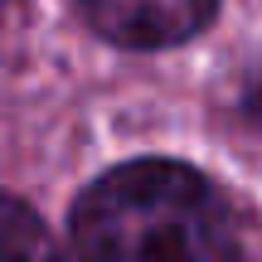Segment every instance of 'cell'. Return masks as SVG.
<instances>
[{"mask_svg": "<svg viewBox=\"0 0 262 262\" xmlns=\"http://www.w3.org/2000/svg\"><path fill=\"white\" fill-rule=\"evenodd\" d=\"M5 262H68L44 219H34L19 199L5 204Z\"/></svg>", "mask_w": 262, "mask_h": 262, "instance_id": "cell-3", "label": "cell"}, {"mask_svg": "<svg viewBox=\"0 0 262 262\" xmlns=\"http://www.w3.org/2000/svg\"><path fill=\"white\" fill-rule=\"evenodd\" d=\"M83 19L122 49H170L204 34L219 0H78Z\"/></svg>", "mask_w": 262, "mask_h": 262, "instance_id": "cell-2", "label": "cell"}, {"mask_svg": "<svg viewBox=\"0 0 262 262\" xmlns=\"http://www.w3.org/2000/svg\"><path fill=\"white\" fill-rule=\"evenodd\" d=\"M78 262H243L224 194L180 160H131L78 194Z\"/></svg>", "mask_w": 262, "mask_h": 262, "instance_id": "cell-1", "label": "cell"}]
</instances>
